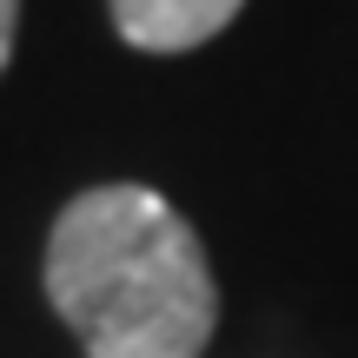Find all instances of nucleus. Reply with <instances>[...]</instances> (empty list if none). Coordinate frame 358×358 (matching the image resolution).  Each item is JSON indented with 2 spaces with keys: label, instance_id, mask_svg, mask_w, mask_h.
Segmentation results:
<instances>
[{
  "label": "nucleus",
  "instance_id": "f257e3e1",
  "mask_svg": "<svg viewBox=\"0 0 358 358\" xmlns=\"http://www.w3.org/2000/svg\"><path fill=\"white\" fill-rule=\"evenodd\" d=\"M47 299L87 358H199L219 325L206 245L153 186H93L53 219Z\"/></svg>",
  "mask_w": 358,
  "mask_h": 358
},
{
  "label": "nucleus",
  "instance_id": "f03ea898",
  "mask_svg": "<svg viewBox=\"0 0 358 358\" xmlns=\"http://www.w3.org/2000/svg\"><path fill=\"white\" fill-rule=\"evenodd\" d=\"M245 0H113V27L140 53H186L226 34Z\"/></svg>",
  "mask_w": 358,
  "mask_h": 358
},
{
  "label": "nucleus",
  "instance_id": "7ed1b4c3",
  "mask_svg": "<svg viewBox=\"0 0 358 358\" xmlns=\"http://www.w3.org/2000/svg\"><path fill=\"white\" fill-rule=\"evenodd\" d=\"M13 20H20V0H0V73L13 60Z\"/></svg>",
  "mask_w": 358,
  "mask_h": 358
}]
</instances>
